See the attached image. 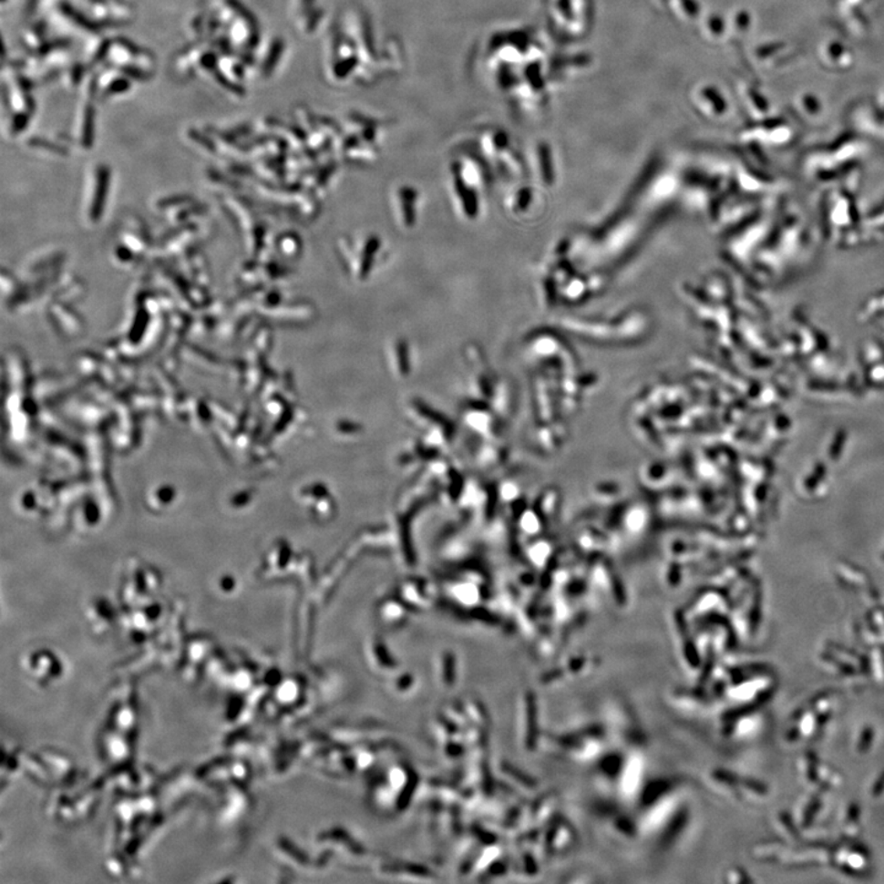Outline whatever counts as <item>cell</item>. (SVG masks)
<instances>
[{"mask_svg": "<svg viewBox=\"0 0 884 884\" xmlns=\"http://www.w3.org/2000/svg\"><path fill=\"white\" fill-rule=\"evenodd\" d=\"M865 855L864 851L857 850L855 848H841L839 850H838L836 858L837 861L847 858L848 861V868L850 869L852 872H864L866 866H868V858H866Z\"/></svg>", "mask_w": 884, "mask_h": 884, "instance_id": "1", "label": "cell"}, {"mask_svg": "<svg viewBox=\"0 0 884 884\" xmlns=\"http://www.w3.org/2000/svg\"><path fill=\"white\" fill-rule=\"evenodd\" d=\"M817 726H818V720H817V716L815 717L812 713H807L806 715L801 716L800 721H798L797 731L800 732L802 735L808 737V735L815 734Z\"/></svg>", "mask_w": 884, "mask_h": 884, "instance_id": "2", "label": "cell"}, {"mask_svg": "<svg viewBox=\"0 0 884 884\" xmlns=\"http://www.w3.org/2000/svg\"><path fill=\"white\" fill-rule=\"evenodd\" d=\"M440 666L447 667V670H440V677H441L442 684H444L445 685L454 684V682L456 680L455 659H451V657H447V659H441Z\"/></svg>", "mask_w": 884, "mask_h": 884, "instance_id": "3", "label": "cell"}]
</instances>
